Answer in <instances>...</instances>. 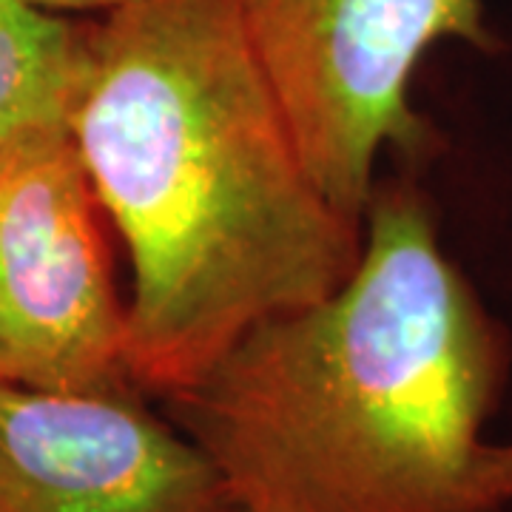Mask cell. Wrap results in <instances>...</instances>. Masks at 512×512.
Instances as JSON below:
<instances>
[{
  "label": "cell",
  "mask_w": 512,
  "mask_h": 512,
  "mask_svg": "<svg viewBox=\"0 0 512 512\" xmlns=\"http://www.w3.org/2000/svg\"><path fill=\"white\" fill-rule=\"evenodd\" d=\"M325 200L365 225L384 146L421 154L410 77L439 40L493 49L481 0H234Z\"/></svg>",
  "instance_id": "3"
},
{
  "label": "cell",
  "mask_w": 512,
  "mask_h": 512,
  "mask_svg": "<svg viewBox=\"0 0 512 512\" xmlns=\"http://www.w3.org/2000/svg\"><path fill=\"white\" fill-rule=\"evenodd\" d=\"M26 3L43 12H106L109 15L134 0H26Z\"/></svg>",
  "instance_id": "8"
},
{
  "label": "cell",
  "mask_w": 512,
  "mask_h": 512,
  "mask_svg": "<svg viewBox=\"0 0 512 512\" xmlns=\"http://www.w3.org/2000/svg\"><path fill=\"white\" fill-rule=\"evenodd\" d=\"M106 220L72 128L0 154L3 384L55 393L134 387Z\"/></svg>",
  "instance_id": "4"
},
{
  "label": "cell",
  "mask_w": 512,
  "mask_h": 512,
  "mask_svg": "<svg viewBox=\"0 0 512 512\" xmlns=\"http://www.w3.org/2000/svg\"><path fill=\"white\" fill-rule=\"evenodd\" d=\"M92 37V23L0 0V154L26 137L72 128L92 69Z\"/></svg>",
  "instance_id": "6"
},
{
  "label": "cell",
  "mask_w": 512,
  "mask_h": 512,
  "mask_svg": "<svg viewBox=\"0 0 512 512\" xmlns=\"http://www.w3.org/2000/svg\"><path fill=\"white\" fill-rule=\"evenodd\" d=\"M234 512H239V510H234Z\"/></svg>",
  "instance_id": "9"
},
{
  "label": "cell",
  "mask_w": 512,
  "mask_h": 512,
  "mask_svg": "<svg viewBox=\"0 0 512 512\" xmlns=\"http://www.w3.org/2000/svg\"><path fill=\"white\" fill-rule=\"evenodd\" d=\"M131 256L126 367L174 396L256 322L356 268L365 225L316 188L234 0H134L94 26L72 117Z\"/></svg>",
  "instance_id": "1"
},
{
  "label": "cell",
  "mask_w": 512,
  "mask_h": 512,
  "mask_svg": "<svg viewBox=\"0 0 512 512\" xmlns=\"http://www.w3.org/2000/svg\"><path fill=\"white\" fill-rule=\"evenodd\" d=\"M504 367L427 200L387 183L336 291L256 322L165 404L239 512H501L481 427Z\"/></svg>",
  "instance_id": "2"
},
{
  "label": "cell",
  "mask_w": 512,
  "mask_h": 512,
  "mask_svg": "<svg viewBox=\"0 0 512 512\" xmlns=\"http://www.w3.org/2000/svg\"><path fill=\"white\" fill-rule=\"evenodd\" d=\"M481 490L498 510L512 501V444H501V447L487 444L481 464Z\"/></svg>",
  "instance_id": "7"
},
{
  "label": "cell",
  "mask_w": 512,
  "mask_h": 512,
  "mask_svg": "<svg viewBox=\"0 0 512 512\" xmlns=\"http://www.w3.org/2000/svg\"><path fill=\"white\" fill-rule=\"evenodd\" d=\"M220 473L143 393L0 382V512H234Z\"/></svg>",
  "instance_id": "5"
}]
</instances>
